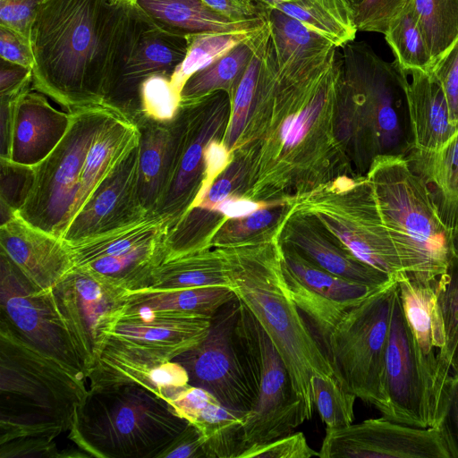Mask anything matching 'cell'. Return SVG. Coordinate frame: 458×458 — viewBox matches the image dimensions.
Here are the masks:
<instances>
[{"label":"cell","mask_w":458,"mask_h":458,"mask_svg":"<svg viewBox=\"0 0 458 458\" xmlns=\"http://www.w3.org/2000/svg\"><path fill=\"white\" fill-rule=\"evenodd\" d=\"M135 5L162 28L182 36L254 30L267 24V20L231 21L201 0H138Z\"/></svg>","instance_id":"obj_29"},{"label":"cell","mask_w":458,"mask_h":458,"mask_svg":"<svg viewBox=\"0 0 458 458\" xmlns=\"http://www.w3.org/2000/svg\"><path fill=\"white\" fill-rule=\"evenodd\" d=\"M141 112L144 117L158 122H169L178 113L181 93L172 84L171 78L153 75L140 89Z\"/></svg>","instance_id":"obj_46"},{"label":"cell","mask_w":458,"mask_h":458,"mask_svg":"<svg viewBox=\"0 0 458 458\" xmlns=\"http://www.w3.org/2000/svg\"><path fill=\"white\" fill-rule=\"evenodd\" d=\"M84 379L0 322V458L60 457L55 439L72 428Z\"/></svg>","instance_id":"obj_2"},{"label":"cell","mask_w":458,"mask_h":458,"mask_svg":"<svg viewBox=\"0 0 458 458\" xmlns=\"http://www.w3.org/2000/svg\"><path fill=\"white\" fill-rule=\"evenodd\" d=\"M451 245L453 255L458 257V225L451 233Z\"/></svg>","instance_id":"obj_59"},{"label":"cell","mask_w":458,"mask_h":458,"mask_svg":"<svg viewBox=\"0 0 458 458\" xmlns=\"http://www.w3.org/2000/svg\"><path fill=\"white\" fill-rule=\"evenodd\" d=\"M126 10L106 0H43L30 33L33 89L69 113L103 106Z\"/></svg>","instance_id":"obj_1"},{"label":"cell","mask_w":458,"mask_h":458,"mask_svg":"<svg viewBox=\"0 0 458 458\" xmlns=\"http://www.w3.org/2000/svg\"><path fill=\"white\" fill-rule=\"evenodd\" d=\"M272 220L273 215L269 210H256L249 216L245 222V227L251 231L260 230L267 226Z\"/></svg>","instance_id":"obj_58"},{"label":"cell","mask_w":458,"mask_h":458,"mask_svg":"<svg viewBox=\"0 0 458 458\" xmlns=\"http://www.w3.org/2000/svg\"><path fill=\"white\" fill-rule=\"evenodd\" d=\"M259 204L247 199L224 200L213 209H216L228 217L237 218L250 215L258 210Z\"/></svg>","instance_id":"obj_57"},{"label":"cell","mask_w":458,"mask_h":458,"mask_svg":"<svg viewBox=\"0 0 458 458\" xmlns=\"http://www.w3.org/2000/svg\"><path fill=\"white\" fill-rule=\"evenodd\" d=\"M114 112L98 106L71 112L69 128L57 146L35 165L32 190L17 215L63 239L71 218L88 152Z\"/></svg>","instance_id":"obj_9"},{"label":"cell","mask_w":458,"mask_h":458,"mask_svg":"<svg viewBox=\"0 0 458 458\" xmlns=\"http://www.w3.org/2000/svg\"><path fill=\"white\" fill-rule=\"evenodd\" d=\"M405 159L425 182L439 217L452 233L458 225V130L438 149L413 148Z\"/></svg>","instance_id":"obj_27"},{"label":"cell","mask_w":458,"mask_h":458,"mask_svg":"<svg viewBox=\"0 0 458 458\" xmlns=\"http://www.w3.org/2000/svg\"><path fill=\"white\" fill-rule=\"evenodd\" d=\"M139 143L96 187L70 221L63 240L74 244L136 223L148 215L138 193Z\"/></svg>","instance_id":"obj_17"},{"label":"cell","mask_w":458,"mask_h":458,"mask_svg":"<svg viewBox=\"0 0 458 458\" xmlns=\"http://www.w3.org/2000/svg\"><path fill=\"white\" fill-rule=\"evenodd\" d=\"M0 55L1 59L33 69L30 41L4 26H0Z\"/></svg>","instance_id":"obj_52"},{"label":"cell","mask_w":458,"mask_h":458,"mask_svg":"<svg viewBox=\"0 0 458 458\" xmlns=\"http://www.w3.org/2000/svg\"><path fill=\"white\" fill-rule=\"evenodd\" d=\"M139 140L137 126L114 112L98 131L88 152L72 210V218L96 187Z\"/></svg>","instance_id":"obj_28"},{"label":"cell","mask_w":458,"mask_h":458,"mask_svg":"<svg viewBox=\"0 0 458 458\" xmlns=\"http://www.w3.org/2000/svg\"><path fill=\"white\" fill-rule=\"evenodd\" d=\"M157 458H207L199 431L188 423Z\"/></svg>","instance_id":"obj_53"},{"label":"cell","mask_w":458,"mask_h":458,"mask_svg":"<svg viewBox=\"0 0 458 458\" xmlns=\"http://www.w3.org/2000/svg\"><path fill=\"white\" fill-rule=\"evenodd\" d=\"M396 289L394 277L349 309L331 332L325 350L339 384L382 416L387 410L384 360Z\"/></svg>","instance_id":"obj_7"},{"label":"cell","mask_w":458,"mask_h":458,"mask_svg":"<svg viewBox=\"0 0 458 458\" xmlns=\"http://www.w3.org/2000/svg\"><path fill=\"white\" fill-rule=\"evenodd\" d=\"M352 211L351 220L342 222L323 214L321 220L341 241L344 248L358 259L390 276L403 275L369 182L360 185L355 191Z\"/></svg>","instance_id":"obj_22"},{"label":"cell","mask_w":458,"mask_h":458,"mask_svg":"<svg viewBox=\"0 0 458 458\" xmlns=\"http://www.w3.org/2000/svg\"><path fill=\"white\" fill-rule=\"evenodd\" d=\"M85 377L89 388L135 385L166 402L189 385L188 373L180 363L112 338Z\"/></svg>","instance_id":"obj_19"},{"label":"cell","mask_w":458,"mask_h":458,"mask_svg":"<svg viewBox=\"0 0 458 458\" xmlns=\"http://www.w3.org/2000/svg\"><path fill=\"white\" fill-rule=\"evenodd\" d=\"M341 49L339 87L362 114L365 157L371 164L380 157L405 158L414 148L408 74L365 42L353 40Z\"/></svg>","instance_id":"obj_6"},{"label":"cell","mask_w":458,"mask_h":458,"mask_svg":"<svg viewBox=\"0 0 458 458\" xmlns=\"http://www.w3.org/2000/svg\"><path fill=\"white\" fill-rule=\"evenodd\" d=\"M43 0H0V26L30 41V33Z\"/></svg>","instance_id":"obj_50"},{"label":"cell","mask_w":458,"mask_h":458,"mask_svg":"<svg viewBox=\"0 0 458 458\" xmlns=\"http://www.w3.org/2000/svg\"><path fill=\"white\" fill-rule=\"evenodd\" d=\"M184 124L181 106L169 122L143 116L135 124L140 132L138 193L148 216H155L172 179Z\"/></svg>","instance_id":"obj_23"},{"label":"cell","mask_w":458,"mask_h":458,"mask_svg":"<svg viewBox=\"0 0 458 458\" xmlns=\"http://www.w3.org/2000/svg\"><path fill=\"white\" fill-rule=\"evenodd\" d=\"M239 324L251 355L258 386L256 403L243 421L247 449L293 433L307 419L277 350L242 302Z\"/></svg>","instance_id":"obj_11"},{"label":"cell","mask_w":458,"mask_h":458,"mask_svg":"<svg viewBox=\"0 0 458 458\" xmlns=\"http://www.w3.org/2000/svg\"><path fill=\"white\" fill-rule=\"evenodd\" d=\"M236 296L229 287L144 289L129 292L127 305L154 310H171L212 318Z\"/></svg>","instance_id":"obj_35"},{"label":"cell","mask_w":458,"mask_h":458,"mask_svg":"<svg viewBox=\"0 0 458 458\" xmlns=\"http://www.w3.org/2000/svg\"><path fill=\"white\" fill-rule=\"evenodd\" d=\"M260 31L193 73L182 87L181 102L194 100L221 89L234 93L253 56Z\"/></svg>","instance_id":"obj_37"},{"label":"cell","mask_w":458,"mask_h":458,"mask_svg":"<svg viewBox=\"0 0 458 458\" xmlns=\"http://www.w3.org/2000/svg\"><path fill=\"white\" fill-rule=\"evenodd\" d=\"M235 297L211 318L206 338L173 360L187 371L189 384L214 394L224 405L246 414L254 406L258 386L251 355L239 324Z\"/></svg>","instance_id":"obj_10"},{"label":"cell","mask_w":458,"mask_h":458,"mask_svg":"<svg viewBox=\"0 0 458 458\" xmlns=\"http://www.w3.org/2000/svg\"><path fill=\"white\" fill-rule=\"evenodd\" d=\"M168 403L199 431L207 458H240L246 449L245 414L226 407L208 391L189 384Z\"/></svg>","instance_id":"obj_24"},{"label":"cell","mask_w":458,"mask_h":458,"mask_svg":"<svg viewBox=\"0 0 458 458\" xmlns=\"http://www.w3.org/2000/svg\"><path fill=\"white\" fill-rule=\"evenodd\" d=\"M222 17L235 22L267 20V11L256 0H201Z\"/></svg>","instance_id":"obj_51"},{"label":"cell","mask_w":458,"mask_h":458,"mask_svg":"<svg viewBox=\"0 0 458 458\" xmlns=\"http://www.w3.org/2000/svg\"><path fill=\"white\" fill-rule=\"evenodd\" d=\"M227 161L226 148L218 142L209 141L204 153L205 176L197 196L207 191L216 176L225 167Z\"/></svg>","instance_id":"obj_55"},{"label":"cell","mask_w":458,"mask_h":458,"mask_svg":"<svg viewBox=\"0 0 458 458\" xmlns=\"http://www.w3.org/2000/svg\"><path fill=\"white\" fill-rule=\"evenodd\" d=\"M52 294L86 376L125 311L129 292L73 267L54 286Z\"/></svg>","instance_id":"obj_12"},{"label":"cell","mask_w":458,"mask_h":458,"mask_svg":"<svg viewBox=\"0 0 458 458\" xmlns=\"http://www.w3.org/2000/svg\"><path fill=\"white\" fill-rule=\"evenodd\" d=\"M293 249L311 263L342 278L372 286H381L394 276L358 259L324 237L309 231H297L290 237Z\"/></svg>","instance_id":"obj_31"},{"label":"cell","mask_w":458,"mask_h":458,"mask_svg":"<svg viewBox=\"0 0 458 458\" xmlns=\"http://www.w3.org/2000/svg\"><path fill=\"white\" fill-rule=\"evenodd\" d=\"M417 24L434 64L458 38V0H412Z\"/></svg>","instance_id":"obj_39"},{"label":"cell","mask_w":458,"mask_h":458,"mask_svg":"<svg viewBox=\"0 0 458 458\" xmlns=\"http://www.w3.org/2000/svg\"><path fill=\"white\" fill-rule=\"evenodd\" d=\"M409 0H363L354 16L358 31L385 34Z\"/></svg>","instance_id":"obj_47"},{"label":"cell","mask_w":458,"mask_h":458,"mask_svg":"<svg viewBox=\"0 0 458 458\" xmlns=\"http://www.w3.org/2000/svg\"><path fill=\"white\" fill-rule=\"evenodd\" d=\"M1 225L13 218L25 204L34 184L35 165L0 158Z\"/></svg>","instance_id":"obj_44"},{"label":"cell","mask_w":458,"mask_h":458,"mask_svg":"<svg viewBox=\"0 0 458 458\" xmlns=\"http://www.w3.org/2000/svg\"><path fill=\"white\" fill-rule=\"evenodd\" d=\"M1 251L38 290H51L72 268L68 244L17 214L0 225Z\"/></svg>","instance_id":"obj_21"},{"label":"cell","mask_w":458,"mask_h":458,"mask_svg":"<svg viewBox=\"0 0 458 458\" xmlns=\"http://www.w3.org/2000/svg\"><path fill=\"white\" fill-rule=\"evenodd\" d=\"M320 458H453L443 427L418 428L383 416L326 428Z\"/></svg>","instance_id":"obj_14"},{"label":"cell","mask_w":458,"mask_h":458,"mask_svg":"<svg viewBox=\"0 0 458 458\" xmlns=\"http://www.w3.org/2000/svg\"><path fill=\"white\" fill-rule=\"evenodd\" d=\"M166 233L120 256L98 259L76 267L87 269L128 292L148 289L155 269L165 261Z\"/></svg>","instance_id":"obj_30"},{"label":"cell","mask_w":458,"mask_h":458,"mask_svg":"<svg viewBox=\"0 0 458 458\" xmlns=\"http://www.w3.org/2000/svg\"><path fill=\"white\" fill-rule=\"evenodd\" d=\"M166 223L157 216H148L136 223L98 236L68 244L73 267H82L96 259L124 254L141 244L166 233Z\"/></svg>","instance_id":"obj_34"},{"label":"cell","mask_w":458,"mask_h":458,"mask_svg":"<svg viewBox=\"0 0 458 458\" xmlns=\"http://www.w3.org/2000/svg\"><path fill=\"white\" fill-rule=\"evenodd\" d=\"M385 418L418 428H437L435 410L397 289L384 360Z\"/></svg>","instance_id":"obj_15"},{"label":"cell","mask_w":458,"mask_h":458,"mask_svg":"<svg viewBox=\"0 0 458 458\" xmlns=\"http://www.w3.org/2000/svg\"><path fill=\"white\" fill-rule=\"evenodd\" d=\"M267 21L277 66L301 62L335 47L326 38L276 8L268 9Z\"/></svg>","instance_id":"obj_38"},{"label":"cell","mask_w":458,"mask_h":458,"mask_svg":"<svg viewBox=\"0 0 458 458\" xmlns=\"http://www.w3.org/2000/svg\"><path fill=\"white\" fill-rule=\"evenodd\" d=\"M384 35L394 61L407 74L414 71L431 72L433 61L417 24L412 0L392 21Z\"/></svg>","instance_id":"obj_40"},{"label":"cell","mask_w":458,"mask_h":458,"mask_svg":"<svg viewBox=\"0 0 458 458\" xmlns=\"http://www.w3.org/2000/svg\"><path fill=\"white\" fill-rule=\"evenodd\" d=\"M188 423L142 386L89 388L68 437L88 457L157 458Z\"/></svg>","instance_id":"obj_4"},{"label":"cell","mask_w":458,"mask_h":458,"mask_svg":"<svg viewBox=\"0 0 458 458\" xmlns=\"http://www.w3.org/2000/svg\"><path fill=\"white\" fill-rule=\"evenodd\" d=\"M111 4H114L117 6L128 7L136 4L138 0H106Z\"/></svg>","instance_id":"obj_61"},{"label":"cell","mask_w":458,"mask_h":458,"mask_svg":"<svg viewBox=\"0 0 458 458\" xmlns=\"http://www.w3.org/2000/svg\"><path fill=\"white\" fill-rule=\"evenodd\" d=\"M70 121L71 114L55 108L43 93L25 92L14 101L11 160L37 165L61 141Z\"/></svg>","instance_id":"obj_25"},{"label":"cell","mask_w":458,"mask_h":458,"mask_svg":"<svg viewBox=\"0 0 458 458\" xmlns=\"http://www.w3.org/2000/svg\"><path fill=\"white\" fill-rule=\"evenodd\" d=\"M280 257L283 267L302 286L335 302L357 305L385 285L372 286L337 276L311 263L293 248L282 251Z\"/></svg>","instance_id":"obj_36"},{"label":"cell","mask_w":458,"mask_h":458,"mask_svg":"<svg viewBox=\"0 0 458 458\" xmlns=\"http://www.w3.org/2000/svg\"><path fill=\"white\" fill-rule=\"evenodd\" d=\"M222 255L230 289L270 338L288 370L306 419L310 420L315 409L311 378L314 375L334 377V370L290 294L280 255L275 251Z\"/></svg>","instance_id":"obj_3"},{"label":"cell","mask_w":458,"mask_h":458,"mask_svg":"<svg viewBox=\"0 0 458 458\" xmlns=\"http://www.w3.org/2000/svg\"><path fill=\"white\" fill-rule=\"evenodd\" d=\"M263 28L237 32H205L188 35L190 40L188 52L172 76L173 86L181 93L184 83L193 73L209 65L239 44L250 39Z\"/></svg>","instance_id":"obj_41"},{"label":"cell","mask_w":458,"mask_h":458,"mask_svg":"<svg viewBox=\"0 0 458 458\" xmlns=\"http://www.w3.org/2000/svg\"><path fill=\"white\" fill-rule=\"evenodd\" d=\"M446 335L452 377L458 379V257L452 256L445 272L435 282Z\"/></svg>","instance_id":"obj_43"},{"label":"cell","mask_w":458,"mask_h":458,"mask_svg":"<svg viewBox=\"0 0 458 458\" xmlns=\"http://www.w3.org/2000/svg\"><path fill=\"white\" fill-rule=\"evenodd\" d=\"M318 457L301 432L291 433L262 445L248 447L240 458H311Z\"/></svg>","instance_id":"obj_48"},{"label":"cell","mask_w":458,"mask_h":458,"mask_svg":"<svg viewBox=\"0 0 458 458\" xmlns=\"http://www.w3.org/2000/svg\"><path fill=\"white\" fill-rule=\"evenodd\" d=\"M442 427L446 432L453 458H458V379L454 377L448 386L445 416Z\"/></svg>","instance_id":"obj_56"},{"label":"cell","mask_w":458,"mask_h":458,"mask_svg":"<svg viewBox=\"0 0 458 458\" xmlns=\"http://www.w3.org/2000/svg\"><path fill=\"white\" fill-rule=\"evenodd\" d=\"M314 406L328 428H338L353 422L356 395L344 389L330 376L314 375L311 378Z\"/></svg>","instance_id":"obj_42"},{"label":"cell","mask_w":458,"mask_h":458,"mask_svg":"<svg viewBox=\"0 0 458 458\" xmlns=\"http://www.w3.org/2000/svg\"><path fill=\"white\" fill-rule=\"evenodd\" d=\"M369 175L403 275L435 283L453 256L451 232L439 217L425 182L403 157L376 158Z\"/></svg>","instance_id":"obj_5"},{"label":"cell","mask_w":458,"mask_h":458,"mask_svg":"<svg viewBox=\"0 0 458 458\" xmlns=\"http://www.w3.org/2000/svg\"><path fill=\"white\" fill-rule=\"evenodd\" d=\"M32 89V69L1 59L0 96L17 97Z\"/></svg>","instance_id":"obj_54"},{"label":"cell","mask_w":458,"mask_h":458,"mask_svg":"<svg viewBox=\"0 0 458 458\" xmlns=\"http://www.w3.org/2000/svg\"><path fill=\"white\" fill-rule=\"evenodd\" d=\"M0 322L41 352L84 376L72 339L55 303L52 289L35 288L2 251Z\"/></svg>","instance_id":"obj_13"},{"label":"cell","mask_w":458,"mask_h":458,"mask_svg":"<svg viewBox=\"0 0 458 458\" xmlns=\"http://www.w3.org/2000/svg\"><path fill=\"white\" fill-rule=\"evenodd\" d=\"M189 36L173 33L128 6L112 60L103 106L136 124L142 117L140 89L153 75L172 76L184 60Z\"/></svg>","instance_id":"obj_8"},{"label":"cell","mask_w":458,"mask_h":458,"mask_svg":"<svg viewBox=\"0 0 458 458\" xmlns=\"http://www.w3.org/2000/svg\"><path fill=\"white\" fill-rule=\"evenodd\" d=\"M256 1L259 2V4H261L262 5H264L267 9H270V8H274L277 4L290 2L293 0H256Z\"/></svg>","instance_id":"obj_60"},{"label":"cell","mask_w":458,"mask_h":458,"mask_svg":"<svg viewBox=\"0 0 458 458\" xmlns=\"http://www.w3.org/2000/svg\"><path fill=\"white\" fill-rule=\"evenodd\" d=\"M210 324L209 317L127 305L110 338L173 360L200 344Z\"/></svg>","instance_id":"obj_20"},{"label":"cell","mask_w":458,"mask_h":458,"mask_svg":"<svg viewBox=\"0 0 458 458\" xmlns=\"http://www.w3.org/2000/svg\"><path fill=\"white\" fill-rule=\"evenodd\" d=\"M274 8L300 21L338 48L353 41L358 31L354 12L346 0H293Z\"/></svg>","instance_id":"obj_32"},{"label":"cell","mask_w":458,"mask_h":458,"mask_svg":"<svg viewBox=\"0 0 458 458\" xmlns=\"http://www.w3.org/2000/svg\"><path fill=\"white\" fill-rule=\"evenodd\" d=\"M208 286L230 288V284L222 253L204 250L163 262L155 269L148 289Z\"/></svg>","instance_id":"obj_33"},{"label":"cell","mask_w":458,"mask_h":458,"mask_svg":"<svg viewBox=\"0 0 458 458\" xmlns=\"http://www.w3.org/2000/svg\"><path fill=\"white\" fill-rule=\"evenodd\" d=\"M346 1L350 4V6L352 7V9L353 10V12L355 13L357 8L362 3L363 0H346Z\"/></svg>","instance_id":"obj_62"},{"label":"cell","mask_w":458,"mask_h":458,"mask_svg":"<svg viewBox=\"0 0 458 458\" xmlns=\"http://www.w3.org/2000/svg\"><path fill=\"white\" fill-rule=\"evenodd\" d=\"M407 87L414 148L434 151L445 144L458 130L452 122L447 99L439 81L431 72L410 73Z\"/></svg>","instance_id":"obj_26"},{"label":"cell","mask_w":458,"mask_h":458,"mask_svg":"<svg viewBox=\"0 0 458 458\" xmlns=\"http://www.w3.org/2000/svg\"><path fill=\"white\" fill-rule=\"evenodd\" d=\"M269 35V27L267 21L265 28L260 31L258 44L253 56L246 68L234 93L233 117L228 131V146H233L242 133L250 107L257 95V89L260 72L261 55L264 45Z\"/></svg>","instance_id":"obj_45"},{"label":"cell","mask_w":458,"mask_h":458,"mask_svg":"<svg viewBox=\"0 0 458 458\" xmlns=\"http://www.w3.org/2000/svg\"><path fill=\"white\" fill-rule=\"evenodd\" d=\"M431 72L445 91L452 123L458 128V38L437 61Z\"/></svg>","instance_id":"obj_49"},{"label":"cell","mask_w":458,"mask_h":458,"mask_svg":"<svg viewBox=\"0 0 458 458\" xmlns=\"http://www.w3.org/2000/svg\"><path fill=\"white\" fill-rule=\"evenodd\" d=\"M215 93L181 102L185 125L172 179L155 214L168 229L189 210L201 186L205 149L216 128L213 115L217 98Z\"/></svg>","instance_id":"obj_18"},{"label":"cell","mask_w":458,"mask_h":458,"mask_svg":"<svg viewBox=\"0 0 458 458\" xmlns=\"http://www.w3.org/2000/svg\"><path fill=\"white\" fill-rule=\"evenodd\" d=\"M404 316L411 328L418 360L431 397L437 428L445 416L447 390L452 378L446 335L435 283L404 275L397 277Z\"/></svg>","instance_id":"obj_16"}]
</instances>
